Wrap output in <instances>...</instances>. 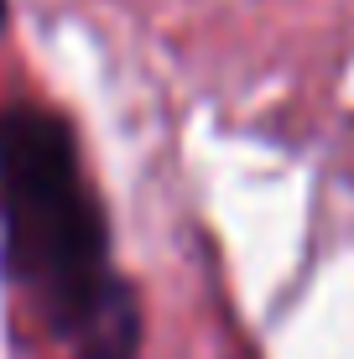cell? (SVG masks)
<instances>
[{"label":"cell","mask_w":354,"mask_h":359,"mask_svg":"<svg viewBox=\"0 0 354 359\" xmlns=\"http://www.w3.org/2000/svg\"><path fill=\"white\" fill-rule=\"evenodd\" d=\"M0 27H6V0H0Z\"/></svg>","instance_id":"obj_3"},{"label":"cell","mask_w":354,"mask_h":359,"mask_svg":"<svg viewBox=\"0 0 354 359\" xmlns=\"http://www.w3.org/2000/svg\"><path fill=\"white\" fill-rule=\"evenodd\" d=\"M0 245L11 281L63 339H79L100 313L130 297L109 271V229L73 130L53 109H0Z\"/></svg>","instance_id":"obj_1"},{"label":"cell","mask_w":354,"mask_h":359,"mask_svg":"<svg viewBox=\"0 0 354 359\" xmlns=\"http://www.w3.org/2000/svg\"><path fill=\"white\" fill-rule=\"evenodd\" d=\"M136 349H141V307H136V297L115 302L109 313H100L79 339H73V359H136Z\"/></svg>","instance_id":"obj_2"}]
</instances>
